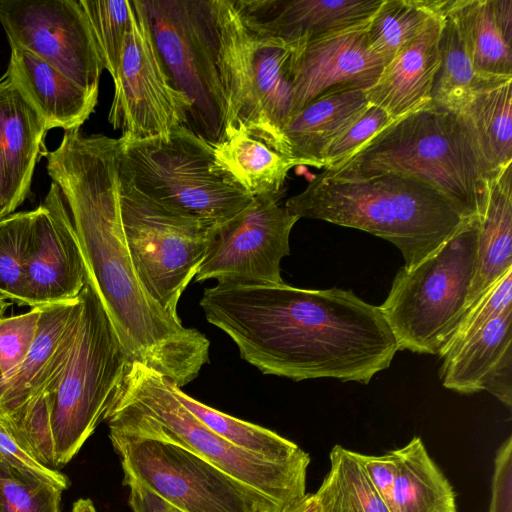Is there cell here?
<instances>
[{
	"mask_svg": "<svg viewBox=\"0 0 512 512\" xmlns=\"http://www.w3.org/2000/svg\"><path fill=\"white\" fill-rule=\"evenodd\" d=\"M5 217L6 216L4 214L2 203H1V199H0V220L4 219Z\"/></svg>",
	"mask_w": 512,
	"mask_h": 512,
	"instance_id": "47",
	"label": "cell"
},
{
	"mask_svg": "<svg viewBox=\"0 0 512 512\" xmlns=\"http://www.w3.org/2000/svg\"><path fill=\"white\" fill-rule=\"evenodd\" d=\"M130 23L114 82L108 121L123 142L168 138L187 126L191 101L170 80L141 0H131Z\"/></svg>",
	"mask_w": 512,
	"mask_h": 512,
	"instance_id": "13",
	"label": "cell"
},
{
	"mask_svg": "<svg viewBox=\"0 0 512 512\" xmlns=\"http://www.w3.org/2000/svg\"><path fill=\"white\" fill-rule=\"evenodd\" d=\"M199 304L240 357L265 375L367 384L399 350L379 306L351 290L217 283Z\"/></svg>",
	"mask_w": 512,
	"mask_h": 512,
	"instance_id": "2",
	"label": "cell"
},
{
	"mask_svg": "<svg viewBox=\"0 0 512 512\" xmlns=\"http://www.w3.org/2000/svg\"><path fill=\"white\" fill-rule=\"evenodd\" d=\"M383 109L369 107L327 148L323 155V170L334 168L349 159L371 138L393 123Z\"/></svg>",
	"mask_w": 512,
	"mask_h": 512,
	"instance_id": "38",
	"label": "cell"
},
{
	"mask_svg": "<svg viewBox=\"0 0 512 512\" xmlns=\"http://www.w3.org/2000/svg\"><path fill=\"white\" fill-rule=\"evenodd\" d=\"M75 340L51 393L49 426L56 469L66 465L105 420L130 363L92 285L81 290Z\"/></svg>",
	"mask_w": 512,
	"mask_h": 512,
	"instance_id": "9",
	"label": "cell"
},
{
	"mask_svg": "<svg viewBox=\"0 0 512 512\" xmlns=\"http://www.w3.org/2000/svg\"><path fill=\"white\" fill-rule=\"evenodd\" d=\"M446 0H382L367 30L370 49L385 65L444 13Z\"/></svg>",
	"mask_w": 512,
	"mask_h": 512,
	"instance_id": "33",
	"label": "cell"
},
{
	"mask_svg": "<svg viewBox=\"0 0 512 512\" xmlns=\"http://www.w3.org/2000/svg\"><path fill=\"white\" fill-rule=\"evenodd\" d=\"M489 512H512V437L499 447L491 484Z\"/></svg>",
	"mask_w": 512,
	"mask_h": 512,
	"instance_id": "41",
	"label": "cell"
},
{
	"mask_svg": "<svg viewBox=\"0 0 512 512\" xmlns=\"http://www.w3.org/2000/svg\"><path fill=\"white\" fill-rule=\"evenodd\" d=\"M41 308L0 319V374L17 367L28 355L37 335Z\"/></svg>",
	"mask_w": 512,
	"mask_h": 512,
	"instance_id": "40",
	"label": "cell"
},
{
	"mask_svg": "<svg viewBox=\"0 0 512 512\" xmlns=\"http://www.w3.org/2000/svg\"><path fill=\"white\" fill-rule=\"evenodd\" d=\"M178 400L203 424L231 444L265 460L284 463L307 454L296 443L262 426L238 419L192 398L171 381Z\"/></svg>",
	"mask_w": 512,
	"mask_h": 512,
	"instance_id": "31",
	"label": "cell"
},
{
	"mask_svg": "<svg viewBox=\"0 0 512 512\" xmlns=\"http://www.w3.org/2000/svg\"><path fill=\"white\" fill-rule=\"evenodd\" d=\"M118 202L125 241L142 285L170 317L180 321L179 300L219 225L159 204L120 173Z\"/></svg>",
	"mask_w": 512,
	"mask_h": 512,
	"instance_id": "10",
	"label": "cell"
},
{
	"mask_svg": "<svg viewBox=\"0 0 512 512\" xmlns=\"http://www.w3.org/2000/svg\"><path fill=\"white\" fill-rule=\"evenodd\" d=\"M382 0H234L247 26L297 47L367 25Z\"/></svg>",
	"mask_w": 512,
	"mask_h": 512,
	"instance_id": "18",
	"label": "cell"
},
{
	"mask_svg": "<svg viewBox=\"0 0 512 512\" xmlns=\"http://www.w3.org/2000/svg\"><path fill=\"white\" fill-rule=\"evenodd\" d=\"M163 66L191 101L187 127L211 144L223 139L226 104L217 66L214 0H141Z\"/></svg>",
	"mask_w": 512,
	"mask_h": 512,
	"instance_id": "11",
	"label": "cell"
},
{
	"mask_svg": "<svg viewBox=\"0 0 512 512\" xmlns=\"http://www.w3.org/2000/svg\"><path fill=\"white\" fill-rule=\"evenodd\" d=\"M398 470L388 506L391 512H458L455 491L428 454L421 438L398 448Z\"/></svg>",
	"mask_w": 512,
	"mask_h": 512,
	"instance_id": "29",
	"label": "cell"
},
{
	"mask_svg": "<svg viewBox=\"0 0 512 512\" xmlns=\"http://www.w3.org/2000/svg\"><path fill=\"white\" fill-rule=\"evenodd\" d=\"M284 207L368 232L394 244L410 269L436 251L469 219L426 183L396 173L344 178L321 172Z\"/></svg>",
	"mask_w": 512,
	"mask_h": 512,
	"instance_id": "3",
	"label": "cell"
},
{
	"mask_svg": "<svg viewBox=\"0 0 512 512\" xmlns=\"http://www.w3.org/2000/svg\"><path fill=\"white\" fill-rule=\"evenodd\" d=\"M448 4L446 0L439 42L440 65L433 84L432 102L440 109L459 114L476 92L505 81H489L477 74Z\"/></svg>",
	"mask_w": 512,
	"mask_h": 512,
	"instance_id": "30",
	"label": "cell"
},
{
	"mask_svg": "<svg viewBox=\"0 0 512 512\" xmlns=\"http://www.w3.org/2000/svg\"><path fill=\"white\" fill-rule=\"evenodd\" d=\"M365 90H347L319 97L286 123L283 134L298 165L323 168V155L368 107Z\"/></svg>",
	"mask_w": 512,
	"mask_h": 512,
	"instance_id": "25",
	"label": "cell"
},
{
	"mask_svg": "<svg viewBox=\"0 0 512 512\" xmlns=\"http://www.w3.org/2000/svg\"><path fill=\"white\" fill-rule=\"evenodd\" d=\"M318 512H391L365 475L357 452L335 445L330 470L314 493Z\"/></svg>",
	"mask_w": 512,
	"mask_h": 512,
	"instance_id": "32",
	"label": "cell"
},
{
	"mask_svg": "<svg viewBox=\"0 0 512 512\" xmlns=\"http://www.w3.org/2000/svg\"><path fill=\"white\" fill-rule=\"evenodd\" d=\"M104 69L115 78L130 23L128 0H79Z\"/></svg>",
	"mask_w": 512,
	"mask_h": 512,
	"instance_id": "34",
	"label": "cell"
},
{
	"mask_svg": "<svg viewBox=\"0 0 512 512\" xmlns=\"http://www.w3.org/2000/svg\"><path fill=\"white\" fill-rule=\"evenodd\" d=\"M444 387L462 394L487 390L512 406V311L492 319L443 358Z\"/></svg>",
	"mask_w": 512,
	"mask_h": 512,
	"instance_id": "21",
	"label": "cell"
},
{
	"mask_svg": "<svg viewBox=\"0 0 512 512\" xmlns=\"http://www.w3.org/2000/svg\"><path fill=\"white\" fill-rule=\"evenodd\" d=\"M0 512H5L4 505H3V499H2V495H1V490H0Z\"/></svg>",
	"mask_w": 512,
	"mask_h": 512,
	"instance_id": "48",
	"label": "cell"
},
{
	"mask_svg": "<svg viewBox=\"0 0 512 512\" xmlns=\"http://www.w3.org/2000/svg\"><path fill=\"white\" fill-rule=\"evenodd\" d=\"M87 278L72 220L59 187L51 183L33 210L25 263L26 305L38 307L78 298Z\"/></svg>",
	"mask_w": 512,
	"mask_h": 512,
	"instance_id": "16",
	"label": "cell"
},
{
	"mask_svg": "<svg viewBox=\"0 0 512 512\" xmlns=\"http://www.w3.org/2000/svg\"><path fill=\"white\" fill-rule=\"evenodd\" d=\"M118 169L152 200L216 225L233 218L253 199L215 163L212 144L185 125L168 138L129 143L119 138Z\"/></svg>",
	"mask_w": 512,
	"mask_h": 512,
	"instance_id": "7",
	"label": "cell"
},
{
	"mask_svg": "<svg viewBox=\"0 0 512 512\" xmlns=\"http://www.w3.org/2000/svg\"><path fill=\"white\" fill-rule=\"evenodd\" d=\"M368 24L293 47L290 118L319 97L375 84L385 62L369 47Z\"/></svg>",
	"mask_w": 512,
	"mask_h": 512,
	"instance_id": "17",
	"label": "cell"
},
{
	"mask_svg": "<svg viewBox=\"0 0 512 512\" xmlns=\"http://www.w3.org/2000/svg\"><path fill=\"white\" fill-rule=\"evenodd\" d=\"M443 16L444 13L432 20L384 66L375 84L365 90L370 105L383 109L397 120L433 104Z\"/></svg>",
	"mask_w": 512,
	"mask_h": 512,
	"instance_id": "22",
	"label": "cell"
},
{
	"mask_svg": "<svg viewBox=\"0 0 512 512\" xmlns=\"http://www.w3.org/2000/svg\"><path fill=\"white\" fill-rule=\"evenodd\" d=\"M0 490L5 512H60L62 490L1 461Z\"/></svg>",
	"mask_w": 512,
	"mask_h": 512,
	"instance_id": "36",
	"label": "cell"
},
{
	"mask_svg": "<svg viewBox=\"0 0 512 512\" xmlns=\"http://www.w3.org/2000/svg\"><path fill=\"white\" fill-rule=\"evenodd\" d=\"M43 119L47 130L80 129L94 112L98 98L32 53L11 47L5 73Z\"/></svg>",
	"mask_w": 512,
	"mask_h": 512,
	"instance_id": "23",
	"label": "cell"
},
{
	"mask_svg": "<svg viewBox=\"0 0 512 512\" xmlns=\"http://www.w3.org/2000/svg\"><path fill=\"white\" fill-rule=\"evenodd\" d=\"M35 341L26 358L0 374V411L10 412L38 395L61 375L72 349L82 303L78 298L40 306Z\"/></svg>",
	"mask_w": 512,
	"mask_h": 512,
	"instance_id": "20",
	"label": "cell"
},
{
	"mask_svg": "<svg viewBox=\"0 0 512 512\" xmlns=\"http://www.w3.org/2000/svg\"><path fill=\"white\" fill-rule=\"evenodd\" d=\"M33 210L13 213L0 220V295L26 305L25 263Z\"/></svg>",
	"mask_w": 512,
	"mask_h": 512,
	"instance_id": "35",
	"label": "cell"
},
{
	"mask_svg": "<svg viewBox=\"0 0 512 512\" xmlns=\"http://www.w3.org/2000/svg\"><path fill=\"white\" fill-rule=\"evenodd\" d=\"M129 487L128 502L133 512H171V505L140 482L123 477Z\"/></svg>",
	"mask_w": 512,
	"mask_h": 512,
	"instance_id": "43",
	"label": "cell"
},
{
	"mask_svg": "<svg viewBox=\"0 0 512 512\" xmlns=\"http://www.w3.org/2000/svg\"><path fill=\"white\" fill-rule=\"evenodd\" d=\"M212 147L215 163L252 197L281 195L288 172L297 166L240 127L226 128L222 141Z\"/></svg>",
	"mask_w": 512,
	"mask_h": 512,
	"instance_id": "27",
	"label": "cell"
},
{
	"mask_svg": "<svg viewBox=\"0 0 512 512\" xmlns=\"http://www.w3.org/2000/svg\"><path fill=\"white\" fill-rule=\"evenodd\" d=\"M119 138L64 132L48 151L47 172L66 200L87 279L131 362H140L180 388L209 363L210 342L170 317L142 285L130 256L118 202Z\"/></svg>",
	"mask_w": 512,
	"mask_h": 512,
	"instance_id": "1",
	"label": "cell"
},
{
	"mask_svg": "<svg viewBox=\"0 0 512 512\" xmlns=\"http://www.w3.org/2000/svg\"><path fill=\"white\" fill-rule=\"evenodd\" d=\"M11 47L42 59L98 98L100 61L79 0H0Z\"/></svg>",
	"mask_w": 512,
	"mask_h": 512,
	"instance_id": "15",
	"label": "cell"
},
{
	"mask_svg": "<svg viewBox=\"0 0 512 512\" xmlns=\"http://www.w3.org/2000/svg\"><path fill=\"white\" fill-rule=\"evenodd\" d=\"M45 123L7 75L0 78V199L5 216L30 194L38 160L46 156Z\"/></svg>",
	"mask_w": 512,
	"mask_h": 512,
	"instance_id": "19",
	"label": "cell"
},
{
	"mask_svg": "<svg viewBox=\"0 0 512 512\" xmlns=\"http://www.w3.org/2000/svg\"><path fill=\"white\" fill-rule=\"evenodd\" d=\"M105 420L109 432L185 448L284 508L306 494L308 453L277 463L231 444L178 400L169 378L140 362L129 363Z\"/></svg>",
	"mask_w": 512,
	"mask_h": 512,
	"instance_id": "4",
	"label": "cell"
},
{
	"mask_svg": "<svg viewBox=\"0 0 512 512\" xmlns=\"http://www.w3.org/2000/svg\"><path fill=\"white\" fill-rule=\"evenodd\" d=\"M72 512H97V510L90 499L81 498L73 504Z\"/></svg>",
	"mask_w": 512,
	"mask_h": 512,
	"instance_id": "45",
	"label": "cell"
},
{
	"mask_svg": "<svg viewBox=\"0 0 512 512\" xmlns=\"http://www.w3.org/2000/svg\"><path fill=\"white\" fill-rule=\"evenodd\" d=\"M280 512H318L314 493H306L301 499L286 506Z\"/></svg>",
	"mask_w": 512,
	"mask_h": 512,
	"instance_id": "44",
	"label": "cell"
},
{
	"mask_svg": "<svg viewBox=\"0 0 512 512\" xmlns=\"http://www.w3.org/2000/svg\"><path fill=\"white\" fill-rule=\"evenodd\" d=\"M510 269H512V164L489 182L487 205L484 216L479 222L475 270L463 318Z\"/></svg>",
	"mask_w": 512,
	"mask_h": 512,
	"instance_id": "26",
	"label": "cell"
},
{
	"mask_svg": "<svg viewBox=\"0 0 512 512\" xmlns=\"http://www.w3.org/2000/svg\"><path fill=\"white\" fill-rule=\"evenodd\" d=\"M357 458L369 482L388 505L398 470L397 450L382 455L357 453Z\"/></svg>",
	"mask_w": 512,
	"mask_h": 512,
	"instance_id": "42",
	"label": "cell"
},
{
	"mask_svg": "<svg viewBox=\"0 0 512 512\" xmlns=\"http://www.w3.org/2000/svg\"><path fill=\"white\" fill-rule=\"evenodd\" d=\"M323 172L344 178L411 177L440 192L466 218L479 219L491 180L462 118L433 104L395 120L349 159Z\"/></svg>",
	"mask_w": 512,
	"mask_h": 512,
	"instance_id": "5",
	"label": "cell"
},
{
	"mask_svg": "<svg viewBox=\"0 0 512 512\" xmlns=\"http://www.w3.org/2000/svg\"><path fill=\"white\" fill-rule=\"evenodd\" d=\"M512 311V269L487 291L460 321L440 358L477 332L492 319Z\"/></svg>",
	"mask_w": 512,
	"mask_h": 512,
	"instance_id": "39",
	"label": "cell"
},
{
	"mask_svg": "<svg viewBox=\"0 0 512 512\" xmlns=\"http://www.w3.org/2000/svg\"><path fill=\"white\" fill-rule=\"evenodd\" d=\"M512 79L476 92L458 114L490 179L512 164Z\"/></svg>",
	"mask_w": 512,
	"mask_h": 512,
	"instance_id": "28",
	"label": "cell"
},
{
	"mask_svg": "<svg viewBox=\"0 0 512 512\" xmlns=\"http://www.w3.org/2000/svg\"><path fill=\"white\" fill-rule=\"evenodd\" d=\"M448 9L477 74L512 79V0H449Z\"/></svg>",
	"mask_w": 512,
	"mask_h": 512,
	"instance_id": "24",
	"label": "cell"
},
{
	"mask_svg": "<svg viewBox=\"0 0 512 512\" xmlns=\"http://www.w3.org/2000/svg\"><path fill=\"white\" fill-rule=\"evenodd\" d=\"M9 306L10 302L0 295V319L4 316V313Z\"/></svg>",
	"mask_w": 512,
	"mask_h": 512,
	"instance_id": "46",
	"label": "cell"
},
{
	"mask_svg": "<svg viewBox=\"0 0 512 512\" xmlns=\"http://www.w3.org/2000/svg\"><path fill=\"white\" fill-rule=\"evenodd\" d=\"M123 477L181 512H280L284 507L176 444L109 432Z\"/></svg>",
	"mask_w": 512,
	"mask_h": 512,
	"instance_id": "12",
	"label": "cell"
},
{
	"mask_svg": "<svg viewBox=\"0 0 512 512\" xmlns=\"http://www.w3.org/2000/svg\"><path fill=\"white\" fill-rule=\"evenodd\" d=\"M479 222L469 219L416 266L397 272L379 308L399 350L443 354L466 310Z\"/></svg>",
	"mask_w": 512,
	"mask_h": 512,
	"instance_id": "8",
	"label": "cell"
},
{
	"mask_svg": "<svg viewBox=\"0 0 512 512\" xmlns=\"http://www.w3.org/2000/svg\"><path fill=\"white\" fill-rule=\"evenodd\" d=\"M281 195L254 196L251 203L217 228L195 276L232 285H277L281 260L290 254L289 237L299 220L279 203Z\"/></svg>",
	"mask_w": 512,
	"mask_h": 512,
	"instance_id": "14",
	"label": "cell"
},
{
	"mask_svg": "<svg viewBox=\"0 0 512 512\" xmlns=\"http://www.w3.org/2000/svg\"><path fill=\"white\" fill-rule=\"evenodd\" d=\"M0 461L11 468L60 490L68 488V478L46 466L13 423L0 412Z\"/></svg>",
	"mask_w": 512,
	"mask_h": 512,
	"instance_id": "37",
	"label": "cell"
},
{
	"mask_svg": "<svg viewBox=\"0 0 512 512\" xmlns=\"http://www.w3.org/2000/svg\"><path fill=\"white\" fill-rule=\"evenodd\" d=\"M171 512H181V511H179L178 509L171 506Z\"/></svg>",
	"mask_w": 512,
	"mask_h": 512,
	"instance_id": "49",
	"label": "cell"
},
{
	"mask_svg": "<svg viewBox=\"0 0 512 512\" xmlns=\"http://www.w3.org/2000/svg\"><path fill=\"white\" fill-rule=\"evenodd\" d=\"M214 9L217 66L226 104L224 131L243 128L292 159L283 129L292 105L293 47L247 26L234 0H214Z\"/></svg>",
	"mask_w": 512,
	"mask_h": 512,
	"instance_id": "6",
	"label": "cell"
}]
</instances>
